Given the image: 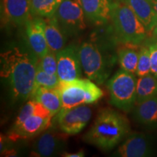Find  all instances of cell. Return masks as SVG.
I'll return each mask as SVG.
<instances>
[{"instance_id":"1","label":"cell","mask_w":157,"mask_h":157,"mask_svg":"<svg viewBox=\"0 0 157 157\" xmlns=\"http://www.w3.org/2000/svg\"><path fill=\"white\" fill-rule=\"evenodd\" d=\"M39 58L28 45L10 44L0 55V75L13 103L31 99Z\"/></svg>"},{"instance_id":"2","label":"cell","mask_w":157,"mask_h":157,"mask_svg":"<svg viewBox=\"0 0 157 157\" xmlns=\"http://www.w3.org/2000/svg\"><path fill=\"white\" fill-rule=\"evenodd\" d=\"M116 44H119L116 37L104 39L95 36L78 47L82 68L87 78L98 84L106 81L118 60Z\"/></svg>"},{"instance_id":"3","label":"cell","mask_w":157,"mask_h":157,"mask_svg":"<svg viewBox=\"0 0 157 157\" xmlns=\"http://www.w3.org/2000/svg\"><path fill=\"white\" fill-rule=\"evenodd\" d=\"M130 126L124 116L112 109L98 113L89 131L84 135L85 143L104 151L112 150L128 135Z\"/></svg>"},{"instance_id":"4","label":"cell","mask_w":157,"mask_h":157,"mask_svg":"<svg viewBox=\"0 0 157 157\" xmlns=\"http://www.w3.org/2000/svg\"><path fill=\"white\" fill-rule=\"evenodd\" d=\"M111 21L119 44H140L148 35L132 10L121 0L113 2Z\"/></svg>"},{"instance_id":"5","label":"cell","mask_w":157,"mask_h":157,"mask_svg":"<svg viewBox=\"0 0 157 157\" xmlns=\"http://www.w3.org/2000/svg\"><path fill=\"white\" fill-rule=\"evenodd\" d=\"M62 102V109L93 104L103 96L102 90L89 78L60 81L57 87Z\"/></svg>"},{"instance_id":"6","label":"cell","mask_w":157,"mask_h":157,"mask_svg":"<svg viewBox=\"0 0 157 157\" xmlns=\"http://www.w3.org/2000/svg\"><path fill=\"white\" fill-rule=\"evenodd\" d=\"M107 87L113 105L124 112H129L134 108L137 98L135 74L120 68L109 78Z\"/></svg>"},{"instance_id":"7","label":"cell","mask_w":157,"mask_h":157,"mask_svg":"<svg viewBox=\"0 0 157 157\" xmlns=\"http://www.w3.org/2000/svg\"><path fill=\"white\" fill-rule=\"evenodd\" d=\"M55 16L66 36L78 35L87 27L81 0H63Z\"/></svg>"},{"instance_id":"8","label":"cell","mask_w":157,"mask_h":157,"mask_svg":"<svg viewBox=\"0 0 157 157\" xmlns=\"http://www.w3.org/2000/svg\"><path fill=\"white\" fill-rule=\"evenodd\" d=\"M92 117V109L87 105L61 109L56 115L57 126L66 135L78 134L87 126Z\"/></svg>"},{"instance_id":"9","label":"cell","mask_w":157,"mask_h":157,"mask_svg":"<svg viewBox=\"0 0 157 157\" xmlns=\"http://www.w3.org/2000/svg\"><path fill=\"white\" fill-rule=\"evenodd\" d=\"M52 118L48 110L34 113L16 128L10 129L7 137L13 142H15L37 136L50 127Z\"/></svg>"},{"instance_id":"10","label":"cell","mask_w":157,"mask_h":157,"mask_svg":"<svg viewBox=\"0 0 157 157\" xmlns=\"http://www.w3.org/2000/svg\"><path fill=\"white\" fill-rule=\"evenodd\" d=\"M56 55L58 59L57 74L61 81H71L82 77L83 68L78 47L74 44L68 45Z\"/></svg>"},{"instance_id":"11","label":"cell","mask_w":157,"mask_h":157,"mask_svg":"<svg viewBox=\"0 0 157 157\" xmlns=\"http://www.w3.org/2000/svg\"><path fill=\"white\" fill-rule=\"evenodd\" d=\"M154 154V143L151 137L144 133H132L118 147L114 156L148 157Z\"/></svg>"},{"instance_id":"12","label":"cell","mask_w":157,"mask_h":157,"mask_svg":"<svg viewBox=\"0 0 157 157\" xmlns=\"http://www.w3.org/2000/svg\"><path fill=\"white\" fill-rule=\"evenodd\" d=\"M66 146V138L49 127L35 140L32 146V155L39 157L55 156L62 154Z\"/></svg>"},{"instance_id":"13","label":"cell","mask_w":157,"mask_h":157,"mask_svg":"<svg viewBox=\"0 0 157 157\" xmlns=\"http://www.w3.org/2000/svg\"><path fill=\"white\" fill-rule=\"evenodd\" d=\"M25 26L26 44L39 58H41L50 50L46 36L44 17H33Z\"/></svg>"},{"instance_id":"14","label":"cell","mask_w":157,"mask_h":157,"mask_svg":"<svg viewBox=\"0 0 157 157\" xmlns=\"http://www.w3.org/2000/svg\"><path fill=\"white\" fill-rule=\"evenodd\" d=\"M2 15L6 22L25 25L33 17L31 0H2Z\"/></svg>"},{"instance_id":"15","label":"cell","mask_w":157,"mask_h":157,"mask_svg":"<svg viewBox=\"0 0 157 157\" xmlns=\"http://www.w3.org/2000/svg\"><path fill=\"white\" fill-rule=\"evenodd\" d=\"M85 17L96 25L111 21L112 0H81Z\"/></svg>"},{"instance_id":"16","label":"cell","mask_w":157,"mask_h":157,"mask_svg":"<svg viewBox=\"0 0 157 157\" xmlns=\"http://www.w3.org/2000/svg\"><path fill=\"white\" fill-rule=\"evenodd\" d=\"M132 10L142 22L147 32L151 34L157 24V13L151 0H121Z\"/></svg>"},{"instance_id":"17","label":"cell","mask_w":157,"mask_h":157,"mask_svg":"<svg viewBox=\"0 0 157 157\" xmlns=\"http://www.w3.org/2000/svg\"><path fill=\"white\" fill-rule=\"evenodd\" d=\"M135 121L148 128L157 126V95L135 103L133 111Z\"/></svg>"},{"instance_id":"18","label":"cell","mask_w":157,"mask_h":157,"mask_svg":"<svg viewBox=\"0 0 157 157\" xmlns=\"http://www.w3.org/2000/svg\"><path fill=\"white\" fill-rule=\"evenodd\" d=\"M140 44H119L117 49L118 61L121 69L136 74Z\"/></svg>"},{"instance_id":"19","label":"cell","mask_w":157,"mask_h":157,"mask_svg":"<svg viewBox=\"0 0 157 157\" xmlns=\"http://www.w3.org/2000/svg\"><path fill=\"white\" fill-rule=\"evenodd\" d=\"M45 22V36L49 49L57 52L66 47L67 36L62 31L55 15L50 17H44Z\"/></svg>"},{"instance_id":"20","label":"cell","mask_w":157,"mask_h":157,"mask_svg":"<svg viewBox=\"0 0 157 157\" xmlns=\"http://www.w3.org/2000/svg\"><path fill=\"white\" fill-rule=\"evenodd\" d=\"M31 99L40 103L50 111L52 117L60 112L62 109V102L60 93L57 88L39 87L35 89Z\"/></svg>"},{"instance_id":"21","label":"cell","mask_w":157,"mask_h":157,"mask_svg":"<svg viewBox=\"0 0 157 157\" xmlns=\"http://www.w3.org/2000/svg\"><path fill=\"white\" fill-rule=\"evenodd\" d=\"M136 103L157 95V78L153 74L140 76L137 79Z\"/></svg>"},{"instance_id":"22","label":"cell","mask_w":157,"mask_h":157,"mask_svg":"<svg viewBox=\"0 0 157 157\" xmlns=\"http://www.w3.org/2000/svg\"><path fill=\"white\" fill-rule=\"evenodd\" d=\"M63 0H31L33 17H50L56 14Z\"/></svg>"},{"instance_id":"23","label":"cell","mask_w":157,"mask_h":157,"mask_svg":"<svg viewBox=\"0 0 157 157\" xmlns=\"http://www.w3.org/2000/svg\"><path fill=\"white\" fill-rule=\"evenodd\" d=\"M61 80L58 77V74H50L42 70L39 66H37L36 77H35V89L42 87L46 88H57Z\"/></svg>"},{"instance_id":"24","label":"cell","mask_w":157,"mask_h":157,"mask_svg":"<svg viewBox=\"0 0 157 157\" xmlns=\"http://www.w3.org/2000/svg\"><path fill=\"white\" fill-rule=\"evenodd\" d=\"M149 74H151L150 49L148 44L141 45L136 75L140 77V76H146Z\"/></svg>"},{"instance_id":"25","label":"cell","mask_w":157,"mask_h":157,"mask_svg":"<svg viewBox=\"0 0 157 157\" xmlns=\"http://www.w3.org/2000/svg\"><path fill=\"white\" fill-rule=\"evenodd\" d=\"M38 66L50 74H57L58 59L56 52L50 50L41 58H39Z\"/></svg>"},{"instance_id":"26","label":"cell","mask_w":157,"mask_h":157,"mask_svg":"<svg viewBox=\"0 0 157 157\" xmlns=\"http://www.w3.org/2000/svg\"><path fill=\"white\" fill-rule=\"evenodd\" d=\"M148 45L151 52V74L157 78V42L151 41Z\"/></svg>"},{"instance_id":"27","label":"cell","mask_w":157,"mask_h":157,"mask_svg":"<svg viewBox=\"0 0 157 157\" xmlns=\"http://www.w3.org/2000/svg\"><path fill=\"white\" fill-rule=\"evenodd\" d=\"M85 155V153L83 151H78L76 152H63L61 154L62 156L64 157H83Z\"/></svg>"},{"instance_id":"28","label":"cell","mask_w":157,"mask_h":157,"mask_svg":"<svg viewBox=\"0 0 157 157\" xmlns=\"http://www.w3.org/2000/svg\"><path fill=\"white\" fill-rule=\"evenodd\" d=\"M151 41L157 42V24L151 33Z\"/></svg>"},{"instance_id":"29","label":"cell","mask_w":157,"mask_h":157,"mask_svg":"<svg viewBox=\"0 0 157 157\" xmlns=\"http://www.w3.org/2000/svg\"><path fill=\"white\" fill-rule=\"evenodd\" d=\"M151 2L153 3V5H154L155 10H156L157 13V0H151Z\"/></svg>"}]
</instances>
